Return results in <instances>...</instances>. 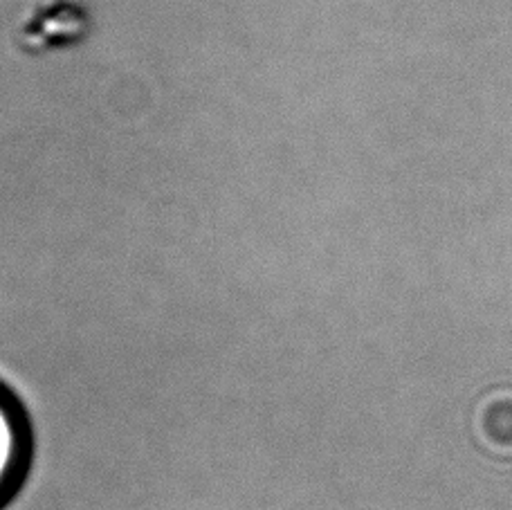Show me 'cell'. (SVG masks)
<instances>
[{
    "instance_id": "1",
    "label": "cell",
    "mask_w": 512,
    "mask_h": 510,
    "mask_svg": "<svg viewBox=\"0 0 512 510\" xmlns=\"http://www.w3.org/2000/svg\"><path fill=\"white\" fill-rule=\"evenodd\" d=\"M23 457V432L18 416L0 394V493L14 479Z\"/></svg>"
}]
</instances>
